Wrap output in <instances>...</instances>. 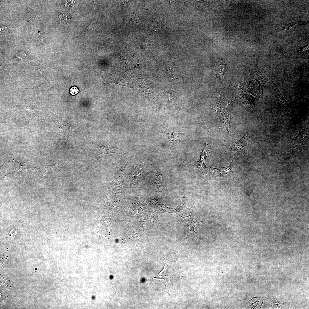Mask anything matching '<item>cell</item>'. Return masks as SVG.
<instances>
[{
	"instance_id": "1",
	"label": "cell",
	"mask_w": 309,
	"mask_h": 309,
	"mask_svg": "<svg viewBox=\"0 0 309 309\" xmlns=\"http://www.w3.org/2000/svg\"><path fill=\"white\" fill-rule=\"evenodd\" d=\"M298 125L299 131L297 136L293 138L289 137L291 141L292 150L290 155L291 157L298 151L305 150L308 147V131L307 128L303 129L298 124Z\"/></svg>"
},
{
	"instance_id": "2",
	"label": "cell",
	"mask_w": 309,
	"mask_h": 309,
	"mask_svg": "<svg viewBox=\"0 0 309 309\" xmlns=\"http://www.w3.org/2000/svg\"><path fill=\"white\" fill-rule=\"evenodd\" d=\"M181 277V273L175 264H169L166 262L163 270L154 278L159 280H164L166 283H171L179 280Z\"/></svg>"
},
{
	"instance_id": "3",
	"label": "cell",
	"mask_w": 309,
	"mask_h": 309,
	"mask_svg": "<svg viewBox=\"0 0 309 309\" xmlns=\"http://www.w3.org/2000/svg\"><path fill=\"white\" fill-rule=\"evenodd\" d=\"M226 65L225 63L221 58H217L215 61L213 67V72L217 78V87L215 92V94L216 96L223 94L225 88L223 79L224 73L227 70Z\"/></svg>"
},
{
	"instance_id": "4",
	"label": "cell",
	"mask_w": 309,
	"mask_h": 309,
	"mask_svg": "<svg viewBox=\"0 0 309 309\" xmlns=\"http://www.w3.org/2000/svg\"><path fill=\"white\" fill-rule=\"evenodd\" d=\"M54 130L64 135L68 138L70 132L75 128L76 126L67 122L61 117L54 116L50 121Z\"/></svg>"
},
{
	"instance_id": "5",
	"label": "cell",
	"mask_w": 309,
	"mask_h": 309,
	"mask_svg": "<svg viewBox=\"0 0 309 309\" xmlns=\"http://www.w3.org/2000/svg\"><path fill=\"white\" fill-rule=\"evenodd\" d=\"M107 144L104 146H100L96 144L93 145L92 150L93 154L97 157L106 156L111 153L118 154L124 155V153L115 149L110 142L107 138H106Z\"/></svg>"
},
{
	"instance_id": "6",
	"label": "cell",
	"mask_w": 309,
	"mask_h": 309,
	"mask_svg": "<svg viewBox=\"0 0 309 309\" xmlns=\"http://www.w3.org/2000/svg\"><path fill=\"white\" fill-rule=\"evenodd\" d=\"M160 133L166 138L170 147L185 141L186 140V136L185 134L174 132L166 129L161 130Z\"/></svg>"
},
{
	"instance_id": "7",
	"label": "cell",
	"mask_w": 309,
	"mask_h": 309,
	"mask_svg": "<svg viewBox=\"0 0 309 309\" xmlns=\"http://www.w3.org/2000/svg\"><path fill=\"white\" fill-rule=\"evenodd\" d=\"M245 68L249 71L251 78L255 80L258 83L259 87V94L263 100L264 86L265 84L269 80V77L264 72L258 70L252 69L246 67Z\"/></svg>"
},
{
	"instance_id": "8",
	"label": "cell",
	"mask_w": 309,
	"mask_h": 309,
	"mask_svg": "<svg viewBox=\"0 0 309 309\" xmlns=\"http://www.w3.org/2000/svg\"><path fill=\"white\" fill-rule=\"evenodd\" d=\"M231 86L235 87L240 92H248L255 96H260L259 90L255 86L254 81L251 78L246 81L235 83Z\"/></svg>"
},
{
	"instance_id": "9",
	"label": "cell",
	"mask_w": 309,
	"mask_h": 309,
	"mask_svg": "<svg viewBox=\"0 0 309 309\" xmlns=\"http://www.w3.org/2000/svg\"><path fill=\"white\" fill-rule=\"evenodd\" d=\"M250 142V133L249 131L247 130L241 138L232 145L230 148V150L239 152L245 154L247 152Z\"/></svg>"
},
{
	"instance_id": "10",
	"label": "cell",
	"mask_w": 309,
	"mask_h": 309,
	"mask_svg": "<svg viewBox=\"0 0 309 309\" xmlns=\"http://www.w3.org/2000/svg\"><path fill=\"white\" fill-rule=\"evenodd\" d=\"M269 78L272 82L275 88V98L276 104L286 114L288 115H291L292 110L288 102L282 95L278 87L273 80L270 78L269 77Z\"/></svg>"
},
{
	"instance_id": "11",
	"label": "cell",
	"mask_w": 309,
	"mask_h": 309,
	"mask_svg": "<svg viewBox=\"0 0 309 309\" xmlns=\"http://www.w3.org/2000/svg\"><path fill=\"white\" fill-rule=\"evenodd\" d=\"M222 95H219V98L216 97L214 107L216 111L221 113L226 111H230L233 107L234 103L232 101L225 99Z\"/></svg>"
},
{
	"instance_id": "12",
	"label": "cell",
	"mask_w": 309,
	"mask_h": 309,
	"mask_svg": "<svg viewBox=\"0 0 309 309\" xmlns=\"http://www.w3.org/2000/svg\"><path fill=\"white\" fill-rule=\"evenodd\" d=\"M255 99L253 96L248 94H241L238 95L235 102L237 104L245 109H249L253 107Z\"/></svg>"
},
{
	"instance_id": "13",
	"label": "cell",
	"mask_w": 309,
	"mask_h": 309,
	"mask_svg": "<svg viewBox=\"0 0 309 309\" xmlns=\"http://www.w3.org/2000/svg\"><path fill=\"white\" fill-rule=\"evenodd\" d=\"M164 170L162 171L155 173L148 178L147 181L148 183L155 187L162 193L167 191L162 184V176Z\"/></svg>"
},
{
	"instance_id": "14",
	"label": "cell",
	"mask_w": 309,
	"mask_h": 309,
	"mask_svg": "<svg viewBox=\"0 0 309 309\" xmlns=\"http://www.w3.org/2000/svg\"><path fill=\"white\" fill-rule=\"evenodd\" d=\"M143 175V170L142 168L134 164L132 171L129 174L130 188L137 185L142 180Z\"/></svg>"
},
{
	"instance_id": "15",
	"label": "cell",
	"mask_w": 309,
	"mask_h": 309,
	"mask_svg": "<svg viewBox=\"0 0 309 309\" xmlns=\"http://www.w3.org/2000/svg\"><path fill=\"white\" fill-rule=\"evenodd\" d=\"M234 158L233 159L230 164L228 166L214 168L211 167L209 168L208 170L211 175L216 177H222L229 174L233 169L231 166Z\"/></svg>"
},
{
	"instance_id": "16",
	"label": "cell",
	"mask_w": 309,
	"mask_h": 309,
	"mask_svg": "<svg viewBox=\"0 0 309 309\" xmlns=\"http://www.w3.org/2000/svg\"><path fill=\"white\" fill-rule=\"evenodd\" d=\"M219 117L222 128L226 130L229 135H232L233 133L230 122L229 111L221 113Z\"/></svg>"
},
{
	"instance_id": "17",
	"label": "cell",
	"mask_w": 309,
	"mask_h": 309,
	"mask_svg": "<svg viewBox=\"0 0 309 309\" xmlns=\"http://www.w3.org/2000/svg\"><path fill=\"white\" fill-rule=\"evenodd\" d=\"M207 145L206 139L205 146L201 154L200 159L195 165L197 168L201 171L203 174H206L207 173L206 166L205 164L207 154L206 149Z\"/></svg>"
},
{
	"instance_id": "18",
	"label": "cell",
	"mask_w": 309,
	"mask_h": 309,
	"mask_svg": "<svg viewBox=\"0 0 309 309\" xmlns=\"http://www.w3.org/2000/svg\"><path fill=\"white\" fill-rule=\"evenodd\" d=\"M118 72V76L116 77V83L121 85L127 86L130 88L133 87L132 80L131 79L127 77L123 73Z\"/></svg>"
},
{
	"instance_id": "19",
	"label": "cell",
	"mask_w": 309,
	"mask_h": 309,
	"mask_svg": "<svg viewBox=\"0 0 309 309\" xmlns=\"http://www.w3.org/2000/svg\"><path fill=\"white\" fill-rule=\"evenodd\" d=\"M115 175V180L117 185H118L123 183L126 172L123 167H118L116 170Z\"/></svg>"
},
{
	"instance_id": "20",
	"label": "cell",
	"mask_w": 309,
	"mask_h": 309,
	"mask_svg": "<svg viewBox=\"0 0 309 309\" xmlns=\"http://www.w3.org/2000/svg\"><path fill=\"white\" fill-rule=\"evenodd\" d=\"M58 15L60 19L61 23L64 25H66L70 23L71 21V17L68 14L60 12L58 13Z\"/></svg>"
},
{
	"instance_id": "21",
	"label": "cell",
	"mask_w": 309,
	"mask_h": 309,
	"mask_svg": "<svg viewBox=\"0 0 309 309\" xmlns=\"http://www.w3.org/2000/svg\"><path fill=\"white\" fill-rule=\"evenodd\" d=\"M70 93L72 95L77 94L79 92V90L77 87L74 86L70 90Z\"/></svg>"
},
{
	"instance_id": "22",
	"label": "cell",
	"mask_w": 309,
	"mask_h": 309,
	"mask_svg": "<svg viewBox=\"0 0 309 309\" xmlns=\"http://www.w3.org/2000/svg\"><path fill=\"white\" fill-rule=\"evenodd\" d=\"M37 35H38V37H40V39L43 38V33L42 31L40 30H39L37 31Z\"/></svg>"
}]
</instances>
